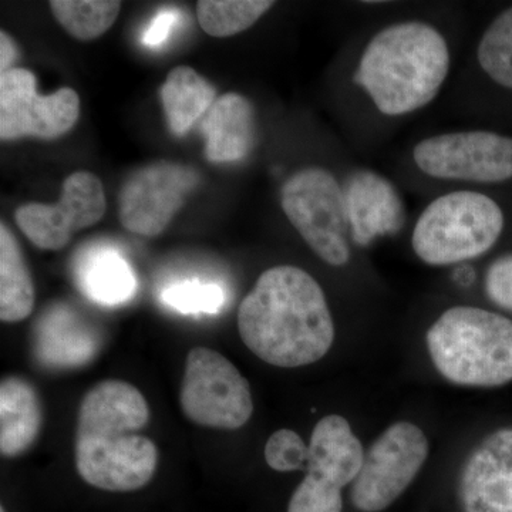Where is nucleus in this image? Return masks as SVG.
<instances>
[{
	"mask_svg": "<svg viewBox=\"0 0 512 512\" xmlns=\"http://www.w3.org/2000/svg\"><path fill=\"white\" fill-rule=\"evenodd\" d=\"M242 342L268 365L295 369L322 359L335 323L322 286L298 266L266 269L238 311Z\"/></svg>",
	"mask_w": 512,
	"mask_h": 512,
	"instance_id": "1",
	"label": "nucleus"
},
{
	"mask_svg": "<svg viewBox=\"0 0 512 512\" xmlns=\"http://www.w3.org/2000/svg\"><path fill=\"white\" fill-rule=\"evenodd\" d=\"M150 421L144 394L123 380L97 383L80 403L74 436L77 473L111 493L146 487L157 470L153 440L140 434Z\"/></svg>",
	"mask_w": 512,
	"mask_h": 512,
	"instance_id": "2",
	"label": "nucleus"
},
{
	"mask_svg": "<svg viewBox=\"0 0 512 512\" xmlns=\"http://www.w3.org/2000/svg\"><path fill=\"white\" fill-rule=\"evenodd\" d=\"M450 70L444 36L429 23L387 26L363 50L355 80L380 113L404 116L436 99Z\"/></svg>",
	"mask_w": 512,
	"mask_h": 512,
	"instance_id": "3",
	"label": "nucleus"
},
{
	"mask_svg": "<svg viewBox=\"0 0 512 512\" xmlns=\"http://www.w3.org/2000/svg\"><path fill=\"white\" fill-rule=\"evenodd\" d=\"M431 362L447 382L491 389L512 382V320L474 306H454L427 332Z\"/></svg>",
	"mask_w": 512,
	"mask_h": 512,
	"instance_id": "4",
	"label": "nucleus"
},
{
	"mask_svg": "<svg viewBox=\"0 0 512 512\" xmlns=\"http://www.w3.org/2000/svg\"><path fill=\"white\" fill-rule=\"evenodd\" d=\"M500 205L477 191H454L436 198L414 225V254L427 265L470 261L497 244L504 229Z\"/></svg>",
	"mask_w": 512,
	"mask_h": 512,
	"instance_id": "5",
	"label": "nucleus"
},
{
	"mask_svg": "<svg viewBox=\"0 0 512 512\" xmlns=\"http://www.w3.org/2000/svg\"><path fill=\"white\" fill-rule=\"evenodd\" d=\"M281 207L303 241L322 261L343 266L350 259L345 195L325 168L296 171L281 188Z\"/></svg>",
	"mask_w": 512,
	"mask_h": 512,
	"instance_id": "6",
	"label": "nucleus"
},
{
	"mask_svg": "<svg viewBox=\"0 0 512 512\" xmlns=\"http://www.w3.org/2000/svg\"><path fill=\"white\" fill-rule=\"evenodd\" d=\"M180 404L192 423L218 430L241 429L254 413L248 380L227 357L208 348L188 353Z\"/></svg>",
	"mask_w": 512,
	"mask_h": 512,
	"instance_id": "7",
	"label": "nucleus"
},
{
	"mask_svg": "<svg viewBox=\"0 0 512 512\" xmlns=\"http://www.w3.org/2000/svg\"><path fill=\"white\" fill-rule=\"evenodd\" d=\"M429 440L416 424L397 421L365 453L352 483V503L362 512L390 507L409 488L429 457Z\"/></svg>",
	"mask_w": 512,
	"mask_h": 512,
	"instance_id": "8",
	"label": "nucleus"
},
{
	"mask_svg": "<svg viewBox=\"0 0 512 512\" xmlns=\"http://www.w3.org/2000/svg\"><path fill=\"white\" fill-rule=\"evenodd\" d=\"M421 173L440 180L497 184L512 178V138L493 131H458L420 141L413 150Z\"/></svg>",
	"mask_w": 512,
	"mask_h": 512,
	"instance_id": "9",
	"label": "nucleus"
},
{
	"mask_svg": "<svg viewBox=\"0 0 512 512\" xmlns=\"http://www.w3.org/2000/svg\"><path fill=\"white\" fill-rule=\"evenodd\" d=\"M200 180L195 168L173 161H156L138 168L120 190L121 225L131 234L158 237L184 207Z\"/></svg>",
	"mask_w": 512,
	"mask_h": 512,
	"instance_id": "10",
	"label": "nucleus"
},
{
	"mask_svg": "<svg viewBox=\"0 0 512 512\" xmlns=\"http://www.w3.org/2000/svg\"><path fill=\"white\" fill-rule=\"evenodd\" d=\"M80 117V97L72 87L49 96L37 93V79L15 67L0 74V138L36 137L55 140L69 133Z\"/></svg>",
	"mask_w": 512,
	"mask_h": 512,
	"instance_id": "11",
	"label": "nucleus"
},
{
	"mask_svg": "<svg viewBox=\"0 0 512 512\" xmlns=\"http://www.w3.org/2000/svg\"><path fill=\"white\" fill-rule=\"evenodd\" d=\"M107 210L100 178L77 171L64 180L56 204L28 202L15 211V221L26 238L43 251H59L76 232L93 227Z\"/></svg>",
	"mask_w": 512,
	"mask_h": 512,
	"instance_id": "12",
	"label": "nucleus"
},
{
	"mask_svg": "<svg viewBox=\"0 0 512 512\" xmlns=\"http://www.w3.org/2000/svg\"><path fill=\"white\" fill-rule=\"evenodd\" d=\"M458 498L463 512H512V427L493 431L471 451Z\"/></svg>",
	"mask_w": 512,
	"mask_h": 512,
	"instance_id": "13",
	"label": "nucleus"
},
{
	"mask_svg": "<svg viewBox=\"0 0 512 512\" xmlns=\"http://www.w3.org/2000/svg\"><path fill=\"white\" fill-rule=\"evenodd\" d=\"M342 188L350 235L357 245L365 247L403 228L406 207L399 191L383 175L360 168L348 175Z\"/></svg>",
	"mask_w": 512,
	"mask_h": 512,
	"instance_id": "14",
	"label": "nucleus"
},
{
	"mask_svg": "<svg viewBox=\"0 0 512 512\" xmlns=\"http://www.w3.org/2000/svg\"><path fill=\"white\" fill-rule=\"evenodd\" d=\"M99 336L67 306H50L37 320L35 352L47 367L69 369L92 362L99 352Z\"/></svg>",
	"mask_w": 512,
	"mask_h": 512,
	"instance_id": "15",
	"label": "nucleus"
},
{
	"mask_svg": "<svg viewBox=\"0 0 512 512\" xmlns=\"http://www.w3.org/2000/svg\"><path fill=\"white\" fill-rule=\"evenodd\" d=\"M309 446V476L342 490L359 476L365 460L362 443L349 421L338 414L323 417L312 431Z\"/></svg>",
	"mask_w": 512,
	"mask_h": 512,
	"instance_id": "16",
	"label": "nucleus"
},
{
	"mask_svg": "<svg viewBox=\"0 0 512 512\" xmlns=\"http://www.w3.org/2000/svg\"><path fill=\"white\" fill-rule=\"evenodd\" d=\"M205 156L211 163H235L251 153L256 141V113L247 97L225 93L201 123Z\"/></svg>",
	"mask_w": 512,
	"mask_h": 512,
	"instance_id": "17",
	"label": "nucleus"
},
{
	"mask_svg": "<svg viewBox=\"0 0 512 512\" xmlns=\"http://www.w3.org/2000/svg\"><path fill=\"white\" fill-rule=\"evenodd\" d=\"M74 282L89 301L101 306L126 305L137 293V276L116 247L83 248L73 262Z\"/></svg>",
	"mask_w": 512,
	"mask_h": 512,
	"instance_id": "18",
	"label": "nucleus"
},
{
	"mask_svg": "<svg viewBox=\"0 0 512 512\" xmlns=\"http://www.w3.org/2000/svg\"><path fill=\"white\" fill-rule=\"evenodd\" d=\"M42 403L32 383L8 376L0 384V453L22 456L36 443L42 430Z\"/></svg>",
	"mask_w": 512,
	"mask_h": 512,
	"instance_id": "19",
	"label": "nucleus"
},
{
	"mask_svg": "<svg viewBox=\"0 0 512 512\" xmlns=\"http://www.w3.org/2000/svg\"><path fill=\"white\" fill-rule=\"evenodd\" d=\"M217 100V90L192 67L177 66L161 87V101L173 134L183 137Z\"/></svg>",
	"mask_w": 512,
	"mask_h": 512,
	"instance_id": "20",
	"label": "nucleus"
},
{
	"mask_svg": "<svg viewBox=\"0 0 512 512\" xmlns=\"http://www.w3.org/2000/svg\"><path fill=\"white\" fill-rule=\"evenodd\" d=\"M36 292L25 255L12 229L0 224V319L22 322L35 309Z\"/></svg>",
	"mask_w": 512,
	"mask_h": 512,
	"instance_id": "21",
	"label": "nucleus"
},
{
	"mask_svg": "<svg viewBox=\"0 0 512 512\" xmlns=\"http://www.w3.org/2000/svg\"><path fill=\"white\" fill-rule=\"evenodd\" d=\"M49 6L60 26L82 42L103 36L121 10V2L114 0H53Z\"/></svg>",
	"mask_w": 512,
	"mask_h": 512,
	"instance_id": "22",
	"label": "nucleus"
},
{
	"mask_svg": "<svg viewBox=\"0 0 512 512\" xmlns=\"http://www.w3.org/2000/svg\"><path fill=\"white\" fill-rule=\"evenodd\" d=\"M274 6L271 0H201L197 18L207 35L231 37L252 28Z\"/></svg>",
	"mask_w": 512,
	"mask_h": 512,
	"instance_id": "23",
	"label": "nucleus"
},
{
	"mask_svg": "<svg viewBox=\"0 0 512 512\" xmlns=\"http://www.w3.org/2000/svg\"><path fill=\"white\" fill-rule=\"evenodd\" d=\"M477 57L491 80L512 89V8L504 10L485 30Z\"/></svg>",
	"mask_w": 512,
	"mask_h": 512,
	"instance_id": "24",
	"label": "nucleus"
},
{
	"mask_svg": "<svg viewBox=\"0 0 512 512\" xmlns=\"http://www.w3.org/2000/svg\"><path fill=\"white\" fill-rule=\"evenodd\" d=\"M161 301L183 315H217L224 308L225 292L221 285L191 279L167 286Z\"/></svg>",
	"mask_w": 512,
	"mask_h": 512,
	"instance_id": "25",
	"label": "nucleus"
},
{
	"mask_svg": "<svg viewBox=\"0 0 512 512\" xmlns=\"http://www.w3.org/2000/svg\"><path fill=\"white\" fill-rule=\"evenodd\" d=\"M308 458L309 446L296 431L281 429L266 441V464L279 473L306 470Z\"/></svg>",
	"mask_w": 512,
	"mask_h": 512,
	"instance_id": "26",
	"label": "nucleus"
},
{
	"mask_svg": "<svg viewBox=\"0 0 512 512\" xmlns=\"http://www.w3.org/2000/svg\"><path fill=\"white\" fill-rule=\"evenodd\" d=\"M342 508L340 488L306 474L292 494L288 512H342Z\"/></svg>",
	"mask_w": 512,
	"mask_h": 512,
	"instance_id": "27",
	"label": "nucleus"
},
{
	"mask_svg": "<svg viewBox=\"0 0 512 512\" xmlns=\"http://www.w3.org/2000/svg\"><path fill=\"white\" fill-rule=\"evenodd\" d=\"M485 295L494 305L512 313V254L495 259L484 279Z\"/></svg>",
	"mask_w": 512,
	"mask_h": 512,
	"instance_id": "28",
	"label": "nucleus"
},
{
	"mask_svg": "<svg viewBox=\"0 0 512 512\" xmlns=\"http://www.w3.org/2000/svg\"><path fill=\"white\" fill-rule=\"evenodd\" d=\"M178 19H180V15H178L177 9H161L160 12L154 16L153 20H151L146 32H144L143 37H141L144 45L156 47L164 43L168 35H170L171 30L177 25Z\"/></svg>",
	"mask_w": 512,
	"mask_h": 512,
	"instance_id": "29",
	"label": "nucleus"
},
{
	"mask_svg": "<svg viewBox=\"0 0 512 512\" xmlns=\"http://www.w3.org/2000/svg\"><path fill=\"white\" fill-rule=\"evenodd\" d=\"M19 60V47L15 39L5 30H0V74L15 69V64Z\"/></svg>",
	"mask_w": 512,
	"mask_h": 512,
	"instance_id": "30",
	"label": "nucleus"
},
{
	"mask_svg": "<svg viewBox=\"0 0 512 512\" xmlns=\"http://www.w3.org/2000/svg\"><path fill=\"white\" fill-rule=\"evenodd\" d=\"M0 512H6L5 508H0Z\"/></svg>",
	"mask_w": 512,
	"mask_h": 512,
	"instance_id": "31",
	"label": "nucleus"
}]
</instances>
